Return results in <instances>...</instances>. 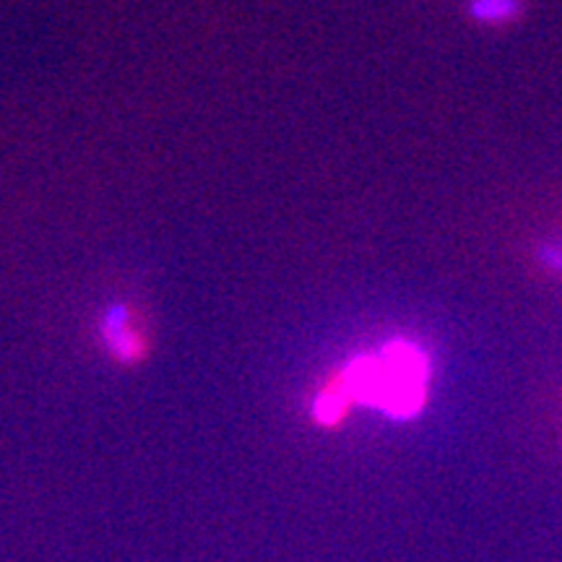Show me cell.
I'll return each mask as SVG.
<instances>
[{"label":"cell","mask_w":562,"mask_h":562,"mask_svg":"<svg viewBox=\"0 0 562 562\" xmlns=\"http://www.w3.org/2000/svg\"><path fill=\"white\" fill-rule=\"evenodd\" d=\"M469 13L482 24H505L521 13V3L518 0H472Z\"/></svg>","instance_id":"obj_3"},{"label":"cell","mask_w":562,"mask_h":562,"mask_svg":"<svg viewBox=\"0 0 562 562\" xmlns=\"http://www.w3.org/2000/svg\"><path fill=\"white\" fill-rule=\"evenodd\" d=\"M539 263H542L544 269L562 273V243L542 245V248H539Z\"/></svg>","instance_id":"obj_4"},{"label":"cell","mask_w":562,"mask_h":562,"mask_svg":"<svg viewBox=\"0 0 562 562\" xmlns=\"http://www.w3.org/2000/svg\"><path fill=\"white\" fill-rule=\"evenodd\" d=\"M339 372L351 402L378 409L389 419L406 422L425 409L432 360L422 344L398 336L385 341L375 355L355 357Z\"/></svg>","instance_id":"obj_1"},{"label":"cell","mask_w":562,"mask_h":562,"mask_svg":"<svg viewBox=\"0 0 562 562\" xmlns=\"http://www.w3.org/2000/svg\"><path fill=\"white\" fill-rule=\"evenodd\" d=\"M104 331H108V349L112 351L115 360L133 362L138 357H144V336L133 331L128 315H123V311H115V318L108 321Z\"/></svg>","instance_id":"obj_2"}]
</instances>
